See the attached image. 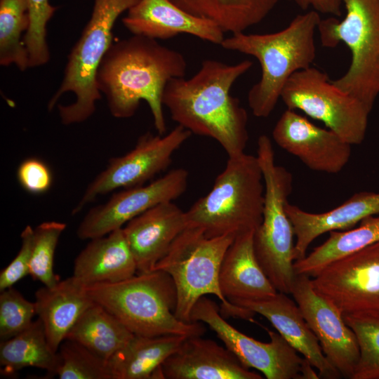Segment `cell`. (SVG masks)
<instances>
[{
	"label": "cell",
	"instance_id": "11",
	"mask_svg": "<svg viewBox=\"0 0 379 379\" xmlns=\"http://www.w3.org/2000/svg\"><path fill=\"white\" fill-rule=\"evenodd\" d=\"M191 321L207 324L225 346L249 368L261 372L267 379H317L319 373L279 333L267 330L270 340L258 341L230 324L218 305L206 295L194 305Z\"/></svg>",
	"mask_w": 379,
	"mask_h": 379
},
{
	"label": "cell",
	"instance_id": "28",
	"mask_svg": "<svg viewBox=\"0 0 379 379\" xmlns=\"http://www.w3.org/2000/svg\"><path fill=\"white\" fill-rule=\"evenodd\" d=\"M133 335L114 316L94 302L80 316L65 339L76 341L108 360Z\"/></svg>",
	"mask_w": 379,
	"mask_h": 379
},
{
	"label": "cell",
	"instance_id": "12",
	"mask_svg": "<svg viewBox=\"0 0 379 379\" xmlns=\"http://www.w3.org/2000/svg\"><path fill=\"white\" fill-rule=\"evenodd\" d=\"M192 133L178 125L167 134L142 135L126 154L112 158L107 167L88 185L72 211L79 213L98 197L118 189L144 185L171 164L173 154Z\"/></svg>",
	"mask_w": 379,
	"mask_h": 379
},
{
	"label": "cell",
	"instance_id": "38",
	"mask_svg": "<svg viewBox=\"0 0 379 379\" xmlns=\"http://www.w3.org/2000/svg\"><path fill=\"white\" fill-rule=\"evenodd\" d=\"M302 10L312 8L319 14H328L335 17L341 15V0H289Z\"/></svg>",
	"mask_w": 379,
	"mask_h": 379
},
{
	"label": "cell",
	"instance_id": "16",
	"mask_svg": "<svg viewBox=\"0 0 379 379\" xmlns=\"http://www.w3.org/2000/svg\"><path fill=\"white\" fill-rule=\"evenodd\" d=\"M272 138L278 146L318 172L338 173L351 157L350 144L293 109L282 113L273 128Z\"/></svg>",
	"mask_w": 379,
	"mask_h": 379
},
{
	"label": "cell",
	"instance_id": "32",
	"mask_svg": "<svg viewBox=\"0 0 379 379\" xmlns=\"http://www.w3.org/2000/svg\"><path fill=\"white\" fill-rule=\"evenodd\" d=\"M66 224L47 221L34 229L29 275L44 286H53L60 279L54 272V256L57 244Z\"/></svg>",
	"mask_w": 379,
	"mask_h": 379
},
{
	"label": "cell",
	"instance_id": "9",
	"mask_svg": "<svg viewBox=\"0 0 379 379\" xmlns=\"http://www.w3.org/2000/svg\"><path fill=\"white\" fill-rule=\"evenodd\" d=\"M346 13L321 19L317 32L326 48L345 44L351 52L346 72L333 83L371 112L379 96V0H341Z\"/></svg>",
	"mask_w": 379,
	"mask_h": 379
},
{
	"label": "cell",
	"instance_id": "17",
	"mask_svg": "<svg viewBox=\"0 0 379 379\" xmlns=\"http://www.w3.org/2000/svg\"><path fill=\"white\" fill-rule=\"evenodd\" d=\"M202 335L188 336L162 364L164 379H262L225 346Z\"/></svg>",
	"mask_w": 379,
	"mask_h": 379
},
{
	"label": "cell",
	"instance_id": "15",
	"mask_svg": "<svg viewBox=\"0 0 379 379\" xmlns=\"http://www.w3.org/2000/svg\"><path fill=\"white\" fill-rule=\"evenodd\" d=\"M291 294L328 361L342 377L352 379L359 359V347L341 312L316 291L306 275H296Z\"/></svg>",
	"mask_w": 379,
	"mask_h": 379
},
{
	"label": "cell",
	"instance_id": "2",
	"mask_svg": "<svg viewBox=\"0 0 379 379\" xmlns=\"http://www.w3.org/2000/svg\"><path fill=\"white\" fill-rule=\"evenodd\" d=\"M186 71L187 62L181 53L156 39L133 35L112 43L99 66L96 84L113 117H133L140 101L145 100L157 133L164 135V90L171 79L185 77Z\"/></svg>",
	"mask_w": 379,
	"mask_h": 379
},
{
	"label": "cell",
	"instance_id": "18",
	"mask_svg": "<svg viewBox=\"0 0 379 379\" xmlns=\"http://www.w3.org/2000/svg\"><path fill=\"white\" fill-rule=\"evenodd\" d=\"M122 22L133 35L156 40L187 34L220 46L225 39L215 22L187 12L171 0H138Z\"/></svg>",
	"mask_w": 379,
	"mask_h": 379
},
{
	"label": "cell",
	"instance_id": "33",
	"mask_svg": "<svg viewBox=\"0 0 379 379\" xmlns=\"http://www.w3.org/2000/svg\"><path fill=\"white\" fill-rule=\"evenodd\" d=\"M359 347V359L352 379H379V314L343 316Z\"/></svg>",
	"mask_w": 379,
	"mask_h": 379
},
{
	"label": "cell",
	"instance_id": "21",
	"mask_svg": "<svg viewBox=\"0 0 379 379\" xmlns=\"http://www.w3.org/2000/svg\"><path fill=\"white\" fill-rule=\"evenodd\" d=\"M286 211L296 237L295 261L306 256L310 245L321 234L351 230L365 218L379 214V192H357L340 206L324 213L307 212L288 201Z\"/></svg>",
	"mask_w": 379,
	"mask_h": 379
},
{
	"label": "cell",
	"instance_id": "29",
	"mask_svg": "<svg viewBox=\"0 0 379 379\" xmlns=\"http://www.w3.org/2000/svg\"><path fill=\"white\" fill-rule=\"evenodd\" d=\"M359 223L357 228L330 232L326 241L302 259L294 262L295 274L313 277L338 258L379 242V216L366 217Z\"/></svg>",
	"mask_w": 379,
	"mask_h": 379
},
{
	"label": "cell",
	"instance_id": "4",
	"mask_svg": "<svg viewBox=\"0 0 379 379\" xmlns=\"http://www.w3.org/2000/svg\"><path fill=\"white\" fill-rule=\"evenodd\" d=\"M92 300L106 309L135 335H203L201 321L186 323L175 315L177 292L171 277L153 270L115 283L86 286Z\"/></svg>",
	"mask_w": 379,
	"mask_h": 379
},
{
	"label": "cell",
	"instance_id": "34",
	"mask_svg": "<svg viewBox=\"0 0 379 379\" xmlns=\"http://www.w3.org/2000/svg\"><path fill=\"white\" fill-rule=\"evenodd\" d=\"M29 6L30 25L23 41L29 54V67L46 64L50 52L46 41V27L57 7L49 0H27Z\"/></svg>",
	"mask_w": 379,
	"mask_h": 379
},
{
	"label": "cell",
	"instance_id": "23",
	"mask_svg": "<svg viewBox=\"0 0 379 379\" xmlns=\"http://www.w3.org/2000/svg\"><path fill=\"white\" fill-rule=\"evenodd\" d=\"M136 272V262L122 227L90 239L75 258L72 276L88 286L119 282Z\"/></svg>",
	"mask_w": 379,
	"mask_h": 379
},
{
	"label": "cell",
	"instance_id": "25",
	"mask_svg": "<svg viewBox=\"0 0 379 379\" xmlns=\"http://www.w3.org/2000/svg\"><path fill=\"white\" fill-rule=\"evenodd\" d=\"M186 337L134 334L108 359L112 379H164L162 364Z\"/></svg>",
	"mask_w": 379,
	"mask_h": 379
},
{
	"label": "cell",
	"instance_id": "3",
	"mask_svg": "<svg viewBox=\"0 0 379 379\" xmlns=\"http://www.w3.org/2000/svg\"><path fill=\"white\" fill-rule=\"evenodd\" d=\"M320 14L310 10L295 16L281 30L269 34H232L220 46L227 50L251 55L261 67L260 80L248 93L254 116L269 117L281 98L288 79L298 71L312 67L316 58L315 34Z\"/></svg>",
	"mask_w": 379,
	"mask_h": 379
},
{
	"label": "cell",
	"instance_id": "20",
	"mask_svg": "<svg viewBox=\"0 0 379 379\" xmlns=\"http://www.w3.org/2000/svg\"><path fill=\"white\" fill-rule=\"evenodd\" d=\"M186 227L185 212L173 201L160 204L127 222L123 230L137 272L152 271Z\"/></svg>",
	"mask_w": 379,
	"mask_h": 379
},
{
	"label": "cell",
	"instance_id": "26",
	"mask_svg": "<svg viewBox=\"0 0 379 379\" xmlns=\"http://www.w3.org/2000/svg\"><path fill=\"white\" fill-rule=\"evenodd\" d=\"M187 12L215 22L223 32H245L262 22L279 0H171Z\"/></svg>",
	"mask_w": 379,
	"mask_h": 379
},
{
	"label": "cell",
	"instance_id": "5",
	"mask_svg": "<svg viewBox=\"0 0 379 379\" xmlns=\"http://www.w3.org/2000/svg\"><path fill=\"white\" fill-rule=\"evenodd\" d=\"M265 185L256 156L228 157L210 192L185 211L187 226L208 237L255 232L262 220Z\"/></svg>",
	"mask_w": 379,
	"mask_h": 379
},
{
	"label": "cell",
	"instance_id": "8",
	"mask_svg": "<svg viewBox=\"0 0 379 379\" xmlns=\"http://www.w3.org/2000/svg\"><path fill=\"white\" fill-rule=\"evenodd\" d=\"M138 1L94 0L91 16L68 56L62 83L48 104L50 111L63 94H74V102L58 106L63 124L81 123L94 113L96 102L102 96L97 87L96 74L113 43L114 25L119 15Z\"/></svg>",
	"mask_w": 379,
	"mask_h": 379
},
{
	"label": "cell",
	"instance_id": "27",
	"mask_svg": "<svg viewBox=\"0 0 379 379\" xmlns=\"http://www.w3.org/2000/svg\"><path fill=\"white\" fill-rule=\"evenodd\" d=\"M60 361L58 352L48 344L39 318L24 331L0 343V365L6 375H13L26 367H35L54 376Z\"/></svg>",
	"mask_w": 379,
	"mask_h": 379
},
{
	"label": "cell",
	"instance_id": "7",
	"mask_svg": "<svg viewBox=\"0 0 379 379\" xmlns=\"http://www.w3.org/2000/svg\"><path fill=\"white\" fill-rule=\"evenodd\" d=\"M262 172L265 199L262 220L253 235V248L262 270L278 292L291 294L294 270V229L286 205L292 192L293 175L274 162L271 140L258 139L256 155Z\"/></svg>",
	"mask_w": 379,
	"mask_h": 379
},
{
	"label": "cell",
	"instance_id": "1",
	"mask_svg": "<svg viewBox=\"0 0 379 379\" xmlns=\"http://www.w3.org/2000/svg\"><path fill=\"white\" fill-rule=\"evenodd\" d=\"M252 65L248 60L234 65L204 60L192 77L175 78L167 84L163 104L178 125L214 139L228 157L239 156L248 140V114L230 90Z\"/></svg>",
	"mask_w": 379,
	"mask_h": 379
},
{
	"label": "cell",
	"instance_id": "13",
	"mask_svg": "<svg viewBox=\"0 0 379 379\" xmlns=\"http://www.w3.org/2000/svg\"><path fill=\"white\" fill-rule=\"evenodd\" d=\"M311 281L343 316L379 314V242L330 262Z\"/></svg>",
	"mask_w": 379,
	"mask_h": 379
},
{
	"label": "cell",
	"instance_id": "22",
	"mask_svg": "<svg viewBox=\"0 0 379 379\" xmlns=\"http://www.w3.org/2000/svg\"><path fill=\"white\" fill-rule=\"evenodd\" d=\"M254 232L236 236L220 265V288L232 304L270 298L278 292L258 262L253 248Z\"/></svg>",
	"mask_w": 379,
	"mask_h": 379
},
{
	"label": "cell",
	"instance_id": "10",
	"mask_svg": "<svg viewBox=\"0 0 379 379\" xmlns=\"http://www.w3.org/2000/svg\"><path fill=\"white\" fill-rule=\"evenodd\" d=\"M281 99L287 109L321 121L351 145H359L365 138L371 112L318 68L310 67L292 75Z\"/></svg>",
	"mask_w": 379,
	"mask_h": 379
},
{
	"label": "cell",
	"instance_id": "6",
	"mask_svg": "<svg viewBox=\"0 0 379 379\" xmlns=\"http://www.w3.org/2000/svg\"><path fill=\"white\" fill-rule=\"evenodd\" d=\"M234 238L232 234L208 237L201 228L187 226L157 263L153 270L166 272L174 282L177 292L174 314L179 320L192 322L191 313L194 305L208 294L220 300V312L224 318L253 319V312L231 303L220 288V265Z\"/></svg>",
	"mask_w": 379,
	"mask_h": 379
},
{
	"label": "cell",
	"instance_id": "24",
	"mask_svg": "<svg viewBox=\"0 0 379 379\" xmlns=\"http://www.w3.org/2000/svg\"><path fill=\"white\" fill-rule=\"evenodd\" d=\"M36 314L41 321L51 347L58 352L83 312L94 302L86 286L73 276L35 292Z\"/></svg>",
	"mask_w": 379,
	"mask_h": 379
},
{
	"label": "cell",
	"instance_id": "31",
	"mask_svg": "<svg viewBox=\"0 0 379 379\" xmlns=\"http://www.w3.org/2000/svg\"><path fill=\"white\" fill-rule=\"evenodd\" d=\"M58 352L60 379H112L108 360L76 341L65 339Z\"/></svg>",
	"mask_w": 379,
	"mask_h": 379
},
{
	"label": "cell",
	"instance_id": "14",
	"mask_svg": "<svg viewBox=\"0 0 379 379\" xmlns=\"http://www.w3.org/2000/svg\"><path fill=\"white\" fill-rule=\"evenodd\" d=\"M188 175L187 170L175 168L149 184L123 189L89 210L78 227V237L90 240L105 236L146 211L174 201L185 192Z\"/></svg>",
	"mask_w": 379,
	"mask_h": 379
},
{
	"label": "cell",
	"instance_id": "35",
	"mask_svg": "<svg viewBox=\"0 0 379 379\" xmlns=\"http://www.w3.org/2000/svg\"><path fill=\"white\" fill-rule=\"evenodd\" d=\"M36 314L34 302H29L13 287L1 291L0 339H10L26 330Z\"/></svg>",
	"mask_w": 379,
	"mask_h": 379
},
{
	"label": "cell",
	"instance_id": "37",
	"mask_svg": "<svg viewBox=\"0 0 379 379\" xmlns=\"http://www.w3.org/2000/svg\"><path fill=\"white\" fill-rule=\"evenodd\" d=\"M17 178L20 186L33 194L45 193L53 182L49 167L35 157L26 159L20 163L17 171Z\"/></svg>",
	"mask_w": 379,
	"mask_h": 379
},
{
	"label": "cell",
	"instance_id": "30",
	"mask_svg": "<svg viewBox=\"0 0 379 379\" xmlns=\"http://www.w3.org/2000/svg\"><path fill=\"white\" fill-rule=\"evenodd\" d=\"M30 25L27 0H0V65L25 71L29 54L23 41Z\"/></svg>",
	"mask_w": 379,
	"mask_h": 379
},
{
	"label": "cell",
	"instance_id": "19",
	"mask_svg": "<svg viewBox=\"0 0 379 379\" xmlns=\"http://www.w3.org/2000/svg\"><path fill=\"white\" fill-rule=\"evenodd\" d=\"M234 304L265 317L286 342L317 370L319 378L342 377L324 355L298 305L287 294L277 292L270 298L239 300Z\"/></svg>",
	"mask_w": 379,
	"mask_h": 379
},
{
	"label": "cell",
	"instance_id": "36",
	"mask_svg": "<svg viewBox=\"0 0 379 379\" xmlns=\"http://www.w3.org/2000/svg\"><path fill=\"white\" fill-rule=\"evenodd\" d=\"M21 246L13 260L0 273V291L13 287L14 284L29 275V266L34 239V229L27 225L21 234Z\"/></svg>",
	"mask_w": 379,
	"mask_h": 379
}]
</instances>
